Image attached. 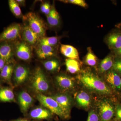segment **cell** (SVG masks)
<instances>
[{
    "label": "cell",
    "mask_w": 121,
    "mask_h": 121,
    "mask_svg": "<svg viewBox=\"0 0 121 121\" xmlns=\"http://www.w3.org/2000/svg\"><path fill=\"white\" fill-rule=\"evenodd\" d=\"M32 89L38 94L47 93L50 91L51 87L47 76L40 67L35 70L32 76L31 82Z\"/></svg>",
    "instance_id": "obj_2"
},
{
    "label": "cell",
    "mask_w": 121,
    "mask_h": 121,
    "mask_svg": "<svg viewBox=\"0 0 121 121\" xmlns=\"http://www.w3.org/2000/svg\"><path fill=\"white\" fill-rule=\"evenodd\" d=\"M9 121H35V120H30L29 119H26V118H18L17 119H13Z\"/></svg>",
    "instance_id": "obj_35"
},
{
    "label": "cell",
    "mask_w": 121,
    "mask_h": 121,
    "mask_svg": "<svg viewBox=\"0 0 121 121\" xmlns=\"http://www.w3.org/2000/svg\"><path fill=\"white\" fill-rule=\"evenodd\" d=\"M115 52L117 55L121 56V47L119 49L115 51Z\"/></svg>",
    "instance_id": "obj_37"
},
{
    "label": "cell",
    "mask_w": 121,
    "mask_h": 121,
    "mask_svg": "<svg viewBox=\"0 0 121 121\" xmlns=\"http://www.w3.org/2000/svg\"><path fill=\"white\" fill-rule=\"evenodd\" d=\"M0 101L4 102L15 101L14 93L11 87H4L0 88Z\"/></svg>",
    "instance_id": "obj_21"
},
{
    "label": "cell",
    "mask_w": 121,
    "mask_h": 121,
    "mask_svg": "<svg viewBox=\"0 0 121 121\" xmlns=\"http://www.w3.org/2000/svg\"><path fill=\"white\" fill-rule=\"evenodd\" d=\"M27 20L30 28L41 38L45 36L46 28L45 24L41 18L35 13L29 12L24 17Z\"/></svg>",
    "instance_id": "obj_4"
},
{
    "label": "cell",
    "mask_w": 121,
    "mask_h": 121,
    "mask_svg": "<svg viewBox=\"0 0 121 121\" xmlns=\"http://www.w3.org/2000/svg\"><path fill=\"white\" fill-rule=\"evenodd\" d=\"M53 114L44 107H37L30 111L29 117L35 121L50 120L53 117Z\"/></svg>",
    "instance_id": "obj_10"
},
{
    "label": "cell",
    "mask_w": 121,
    "mask_h": 121,
    "mask_svg": "<svg viewBox=\"0 0 121 121\" xmlns=\"http://www.w3.org/2000/svg\"><path fill=\"white\" fill-rule=\"evenodd\" d=\"M14 68L13 63L6 64L0 73V78L5 82L12 85L11 78Z\"/></svg>",
    "instance_id": "obj_20"
},
{
    "label": "cell",
    "mask_w": 121,
    "mask_h": 121,
    "mask_svg": "<svg viewBox=\"0 0 121 121\" xmlns=\"http://www.w3.org/2000/svg\"><path fill=\"white\" fill-rule=\"evenodd\" d=\"M79 82L87 90L99 95L112 94V91L104 80L89 70L81 71L78 76Z\"/></svg>",
    "instance_id": "obj_1"
},
{
    "label": "cell",
    "mask_w": 121,
    "mask_h": 121,
    "mask_svg": "<svg viewBox=\"0 0 121 121\" xmlns=\"http://www.w3.org/2000/svg\"><path fill=\"white\" fill-rule=\"evenodd\" d=\"M6 64L7 63L4 60L0 59V72L1 71V70L4 68Z\"/></svg>",
    "instance_id": "obj_34"
},
{
    "label": "cell",
    "mask_w": 121,
    "mask_h": 121,
    "mask_svg": "<svg viewBox=\"0 0 121 121\" xmlns=\"http://www.w3.org/2000/svg\"><path fill=\"white\" fill-rule=\"evenodd\" d=\"M112 68L113 70L121 75V59L115 61Z\"/></svg>",
    "instance_id": "obj_32"
},
{
    "label": "cell",
    "mask_w": 121,
    "mask_h": 121,
    "mask_svg": "<svg viewBox=\"0 0 121 121\" xmlns=\"http://www.w3.org/2000/svg\"><path fill=\"white\" fill-rule=\"evenodd\" d=\"M21 30L22 28L19 24H12L0 34V43L10 42L18 39Z\"/></svg>",
    "instance_id": "obj_7"
},
{
    "label": "cell",
    "mask_w": 121,
    "mask_h": 121,
    "mask_svg": "<svg viewBox=\"0 0 121 121\" xmlns=\"http://www.w3.org/2000/svg\"><path fill=\"white\" fill-rule=\"evenodd\" d=\"M106 42L110 48L116 51L121 47V33L116 32L108 35Z\"/></svg>",
    "instance_id": "obj_17"
},
{
    "label": "cell",
    "mask_w": 121,
    "mask_h": 121,
    "mask_svg": "<svg viewBox=\"0 0 121 121\" xmlns=\"http://www.w3.org/2000/svg\"><path fill=\"white\" fill-rule=\"evenodd\" d=\"M45 69L50 72H54L59 71L60 69L59 62L56 59H52L44 61L43 63Z\"/></svg>",
    "instance_id": "obj_25"
},
{
    "label": "cell",
    "mask_w": 121,
    "mask_h": 121,
    "mask_svg": "<svg viewBox=\"0 0 121 121\" xmlns=\"http://www.w3.org/2000/svg\"><path fill=\"white\" fill-rule=\"evenodd\" d=\"M87 50L88 52L85 58V63L88 66L94 67L97 64V57L93 53L90 48H88Z\"/></svg>",
    "instance_id": "obj_26"
},
{
    "label": "cell",
    "mask_w": 121,
    "mask_h": 121,
    "mask_svg": "<svg viewBox=\"0 0 121 121\" xmlns=\"http://www.w3.org/2000/svg\"><path fill=\"white\" fill-rule=\"evenodd\" d=\"M22 31V37L26 43L35 45L39 43L40 37L31 29L28 24L24 25Z\"/></svg>",
    "instance_id": "obj_15"
},
{
    "label": "cell",
    "mask_w": 121,
    "mask_h": 121,
    "mask_svg": "<svg viewBox=\"0 0 121 121\" xmlns=\"http://www.w3.org/2000/svg\"><path fill=\"white\" fill-rule=\"evenodd\" d=\"M8 2L9 6L12 13L16 17H21L22 15V11L19 5L16 0H9Z\"/></svg>",
    "instance_id": "obj_28"
},
{
    "label": "cell",
    "mask_w": 121,
    "mask_h": 121,
    "mask_svg": "<svg viewBox=\"0 0 121 121\" xmlns=\"http://www.w3.org/2000/svg\"><path fill=\"white\" fill-rule=\"evenodd\" d=\"M114 62L112 57L110 55L106 56L101 61L99 66V70L101 73H105L112 67Z\"/></svg>",
    "instance_id": "obj_24"
},
{
    "label": "cell",
    "mask_w": 121,
    "mask_h": 121,
    "mask_svg": "<svg viewBox=\"0 0 121 121\" xmlns=\"http://www.w3.org/2000/svg\"><path fill=\"white\" fill-rule=\"evenodd\" d=\"M19 5L24 6L25 4V0H16Z\"/></svg>",
    "instance_id": "obj_36"
},
{
    "label": "cell",
    "mask_w": 121,
    "mask_h": 121,
    "mask_svg": "<svg viewBox=\"0 0 121 121\" xmlns=\"http://www.w3.org/2000/svg\"><path fill=\"white\" fill-rule=\"evenodd\" d=\"M56 85L62 93H67L74 90L76 87L75 80L73 77L64 74H60L55 77Z\"/></svg>",
    "instance_id": "obj_5"
},
{
    "label": "cell",
    "mask_w": 121,
    "mask_h": 121,
    "mask_svg": "<svg viewBox=\"0 0 121 121\" xmlns=\"http://www.w3.org/2000/svg\"><path fill=\"white\" fill-rule=\"evenodd\" d=\"M97 111L100 121H111L115 113L114 108L111 102L106 99L99 101Z\"/></svg>",
    "instance_id": "obj_6"
},
{
    "label": "cell",
    "mask_w": 121,
    "mask_h": 121,
    "mask_svg": "<svg viewBox=\"0 0 121 121\" xmlns=\"http://www.w3.org/2000/svg\"><path fill=\"white\" fill-rule=\"evenodd\" d=\"M61 53L68 59L76 60L79 61L78 52L73 46L67 44H61L60 47Z\"/></svg>",
    "instance_id": "obj_18"
},
{
    "label": "cell",
    "mask_w": 121,
    "mask_h": 121,
    "mask_svg": "<svg viewBox=\"0 0 121 121\" xmlns=\"http://www.w3.org/2000/svg\"><path fill=\"white\" fill-rule=\"evenodd\" d=\"M36 98L42 106L50 110L53 114L58 116L61 119L67 120L70 117L64 112L57 102L51 96L48 97L44 94H38Z\"/></svg>",
    "instance_id": "obj_3"
},
{
    "label": "cell",
    "mask_w": 121,
    "mask_h": 121,
    "mask_svg": "<svg viewBox=\"0 0 121 121\" xmlns=\"http://www.w3.org/2000/svg\"><path fill=\"white\" fill-rule=\"evenodd\" d=\"M105 80L113 89L117 90H121V78L114 70L109 71L106 73Z\"/></svg>",
    "instance_id": "obj_16"
},
{
    "label": "cell",
    "mask_w": 121,
    "mask_h": 121,
    "mask_svg": "<svg viewBox=\"0 0 121 121\" xmlns=\"http://www.w3.org/2000/svg\"><path fill=\"white\" fill-rule=\"evenodd\" d=\"M47 16L48 25L51 27H56L60 23V17L54 5H52L50 13Z\"/></svg>",
    "instance_id": "obj_23"
},
{
    "label": "cell",
    "mask_w": 121,
    "mask_h": 121,
    "mask_svg": "<svg viewBox=\"0 0 121 121\" xmlns=\"http://www.w3.org/2000/svg\"><path fill=\"white\" fill-rule=\"evenodd\" d=\"M74 98L76 104L80 108L87 110L91 107L92 98L90 95L86 91H79L75 95Z\"/></svg>",
    "instance_id": "obj_13"
},
{
    "label": "cell",
    "mask_w": 121,
    "mask_h": 121,
    "mask_svg": "<svg viewBox=\"0 0 121 121\" xmlns=\"http://www.w3.org/2000/svg\"><path fill=\"white\" fill-rule=\"evenodd\" d=\"M55 52L53 47L45 45H39L36 50L37 56L42 59L54 56Z\"/></svg>",
    "instance_id": "obj_19"
},
{
    "label": "cell",
    "mask_w": 121,
    "mask_h": 121,
    "mask_svg": "<svg viewBox=\"0 0 121 121\" xmlns=\"http://www.w3.org/2000/svg\"><path fill=\"white\" fill-rule=\"evenodd\" d=\"M87 121H100L97 111L93 110H90L88 114Z\"/></svg>",
    "instance_id": "obj_29"
},
{
    "label": "cell",
    "mask_w": 121,
    "mask_h": 121,
    "mask_svg": "<svg viewBox=\"0 0 121 121\" xmlns=\"http://www.w3.org/2000/svg\"><path fill=\"white\" fill-rule=\"evenodd\" d=\"M65 64L66 70L70 73H79L81 72V64L79 60L67 59L65 60Z\"/></svg>",
    "instance_id": "obj_22"
},
{
    "label": "cell",
    "mask_w": 121,
    "mask_h": 121,
    "mask_svg": "<svg viewBox=\"0 0 121 121\" xmlns=\"http://www.w3.org/2000/svg\"><path fill=\"white\" fill-rule=\"evenodd\" d=\"M65 3H69L76 5L80 6V7L86 8L87 7V4L85 1L83 0H67L62 1Z\"/></svg>",
    "instance_id": "obj_30"
},
{
    "label": "cell",
    "mask_w": 121,
    "mask_h": 121,
    "mask_svg": "<svg viewBox=\"0 0 121 121\" xmlns=\"http://www.w3.org/2000/svg\"><path fill=\"white\" fill-rule=\"evenodd\" d=\"M116 117L118 120L121 121V106H118L116 112Z\"/></svg>",
    "instance_id": "obj_33"
},
{
    "label": "cell",
    "mask_w": 121,
    "mask_h": 121,
    "mask_svg": "<svg viewBox=\"0 0 121 121\" xmlns=\"http://www.w3.org/2000/svg\"><path fill=\"white\" fill-rule=\"evenodd\" d=\"M30 75L29 69L21 65H17L13 71V81L16 86L23 84L28 79Z\"/></svg>",
    "instance_id": "obj_9"
},
{
    "label": "cell",
    "mask_w": 121,
    "mask_h": 121,
    "mask_svg": "<svg viewBox=\"0 0 121 121\" xmlns=\"http://www.w3.org/2000/svg\"><path fill=\"white\" fill-rule=\"evenodd\" d=\"M15 54L18 59L24 61L30 60L32 54L29 45L26 42L17 43L15 48Z\"/></svg>",
    "instance_id": "obj_12"
},
{
    "label": "cell",
    "mask_w": 121,
    "mask_h": 121,
    "mask_svg": "<svg viewBox=\"0 0 121 121\" xmlns=\"http://www.w3.org/2000/svg\"><path fill=\"white\" fill-rule=\"evenodd\" d=\"M17 99L21 111L25 114L34 103L33 98L27 92L23 91L18 94Z\"/></svg>",
    "instance_id": "obj_14"
},
{
    "label": "cell",
    "mask_w": 121,
    "mask_h": 121,
    "mask_svg": "<svg viewBox=\"0 0 121 121\" xmlns=\"http://www.w3.org/2000/svg\"></svg>",
    "instance_id": "obj_38"
},
{
    "label": "cell",
    "mask_w": 121,
    "mask_h": 121,
    "mask_svg": "<svg viewBox=\"0 0 121 121\" xmlns=\"http://www.w3.org/2000/svg\"><path fill=\"white\" fill-rule=\"evenodd\" d=\"M51 97L57 102L64 112L70 117L71 110L73 104L72 98L67 93H62L55 94Z\"/></svg>",
    "instance_id": "obj_8"
},
{
    "label": "cell",
    "mask_w": 121,
    "mask_h": 121,
    "mask_svg": "<svg viewBox=\"0 0 121 121\" xmlns=\"http://www.w3.org/2000/svg\"><path fill=\"white\" fill-rule=\"evenodd\" d=\"M51 6L50 4L48 2H45L41 5L40 10L43 13L47 16L50 13L51 9Z\"/></svg>",
    "instance_id": "obj_31"
},
{
    "label": "cell",
    "mask_w": 121,
    "mask_h": 121,
    "mask_svg": "<svg viewBox=\"0 0 121 121\" xmlns=\"http://www.w3.org/2000/svg\"><path fill=\"white\" fill-rule=\"evenodd\" d=\"M15 48L10 42L0 43V59L7 63H13Z\"/></svg>",
    "instance_id": "obj_11"
},
{
    "label": "cell",
    "mask_w": 121,
    "mask_h": 121,
    "mask_svg": "<svg viewBox=\"0 0 121 121\" xmlns=\"http://www.w3.org/2000/svg\"><path fill=\"white\" fill-rule=\"evenodd\" d=\"M59 41V38L56 36L43 37L40 39L39 43V45H47L53 47L56 45Z\"/></svg>",
    "instance_id": "obj_27"
}]
</instances>
